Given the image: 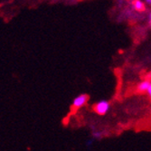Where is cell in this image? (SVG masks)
Listing matches in <instances>:
<instances>
[{"label": "cell", "mask_w": 151, "mask_h": 151, "mask_svg": "<svg viewBox=\"0 0 151 151\" xmlns=\"http://www.w3.org/2000/svg\"><path fill=\"white\" fill-rule=\"evenodd\" d=\"M109 108H111V104L107 101H101L98 103H96L93 107L94 111L97 113L98 115H105L108 111Z\"/></svg>", "instance_id": "cell-1"}, {"label": "cell", "mask_w": 151, "mask_h": 151, "mask_svg": "<svg viewBox=\"0 0 151 151\" xmlns=\"http://www.w3.org/2000/svg\"><path fill=\"white\" fill-rule=\"evenodd\" d=\"M88 99H89V96L87 94H81V95L77 96V97L73 101L72 108L73 109H78L79 108L82 107L87 102Z\"/></svg>", "instance_id": "cell-2"}, {"label": "cell", "mask_w": 151, "mask_h": 151, "mask_svg": "<svg viewBox=\"0 0 151 151\" xmlns=\"http://www.w3.org/2000/svg\"><path fill=\"white\" fill-rule=\"evenodd\" d=\"M137 91L138 92L143 93V92H147L148 96H151V82L149 80H146L143 81L138 84L137 86Z\"/></svg>", "instance_id": "cell-3"}, {"label": "cell", "mask_w": 151, "mask_h": 151, "mask_svg": "<svg viewBox=\"0 0 151 151\" xmlns=\"http://www.w3.org/2000/svg\"><path fill=\"white\" fill-rule=\"evenodd\" d=\"M133 6L137 11H144L145 10V4L141 0H134Z\"/></svg>", "instance_id": "cell-4"}, {"label": "cell", "mask_w": 151, "mask_h": 151, "mask_svg": "<svg viewBox=\"0 0 151 151\" xmlns=\"http://www.w3.org/2000/svg\"><path fill=\"white\" fill-rule=\"evenodd\" d=\"M92 136L94 137V139H101L102 137L104 136V133H103V132H101V131H95V132H93Z\"/></svg>", "instance_id": "cell-5"}, {"label": "cell", "mask_w": 151, "mask_h": 151, "mask_svg": "<svg viewBox=\"0 0 151 151\" xmlns=\"http://www.w3.org/2000/svg\"><path fill=\"white\" fill-rule=\"evenodd\" d=\"M145 1H146L147 4H149V5H150V3H151V0H145Z\"/></svg>", "instance_id": "cell-6"}]
</instances>
